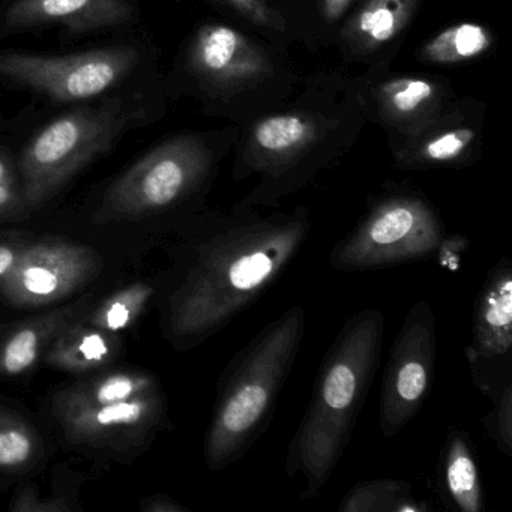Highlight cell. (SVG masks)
<instances>
[{"mask_svg": "<svg viewBox=\"0 0 512 512\" xmlns=\"http://www.w3.org/2000/svg\"><path fill=\"white\" fill-rule=\"evenodd\" d=\"M310 211L268 214L239 205L197 224L167 299L166 326L181 349L223 331L259 301L310 239Z\"/></svg>", "mask_w": 512, "mask_h": 512, "instance_id": "obj_1", "label": "cell"}, {"mask_svg": "<svg viewBox=\"0 0 512 512\" xmlns=\"http://www.w3.org/2000/svg\"><path fill=\"white\" fill-rule=\"evenodd\" d=\"M385 316L365 308L346 320L326 350L307 410L290 440L286 472L304 481L302 499L322 493L370 395L385 338Z\"/></svg>", "mask_w": 512, "mask_h": 512, "instance_id": "obj_2", "label": "cell"}, {"mask_svg": "<svg viewBox=\"0 0 512 512\" xmlns=\"http://www.w3.org/2000/svg\"><path fill=\"white\" fill-rule=\"evenodd\" d=\"M305 326L304 308L295 305L230 359L218 382L205 437V463L212 472L238 463L268 430L298 359Z\"/></svg>", "mask_w": 512, "mask_h": 512, "instance_id": "obj_3", "label": "cell"}, {"mask_svg": "<svg viewBox=\"0 0 512 512\" xmlns=\"http://www.w3.org/2000/svg\"><path fill=\"white\" fill-rule=\"evenodd\" d=\"M137 110L121 100L65 113L29 142L19 160V175L29 209L49 202L73 176L139 124Z\"/></svg>", "mask_w": 512, "mask_h": 512, "instance_id": "obj_4", "label": "cell"}, {"mask_svg": "<svg viewBox=\"0 0 512 512\" xmlns=\"http://www.w3.org/2000/svg\"><path fill=\"white\" fill-rule=\"evenodd\" d=\"M442 218L428 200L398 191L371 203L359 223L332 247L335 271L367 272L421 262L445 244Z\"/></svg>", "mask_w": 512, "mask_h": 512, "instance_id": "obj_5", "label": "cell"}, {"mask_svg": "<svg viewBox=\"0 0 512 512\" xmlns=\"http://www.w3.org/2000/svg\"><path fill=\"white\" fill-rule=\"evenodd\" d=\"M214 157L202 140L178 136L140 158L107 190L100 220H134L175 209L208 182Z\"/></svg>", "mask_w": 512, "mask_h": 512, "instance_id": "obj_6", "label": "cell"}, {"mask_svg": "<svg viewBox=\"0 0 512 512\" xmlns=\"http://www.w3.org/2000/svg\"><path fill=\"white\" fill-rule=\"evenodd\" d=\"M140 55L127 46L67 56L0 52V77L59 103L101 97L124 82Z\"/></svg>", "mask_w": 512, "mask_h": 512, "instance_id": "obj_7", "label": "cell"}, {"mask_svg": "<svg viewBox=\"0 0 512 512\" xmlns=\"http://www.w3.org/2000/svg\"><path fill=\"white\" fill-rule=\"evenodd\" d=\"M436 352L433 308L427 301L415 302L395 337L383 374L379 424L386 439L403 431L427 401Z\"/></svg>", "mask_w": 512, "mask_h": 512, "instance_id": "obj_8", "label": "cell"}, {"mask_svg": "<svg viewBox=\"0 0 512 512\" xmlns=\"http://www.w3.org/2000/svg\"><path fill=\"white\" fill-rule=\"evenodd\" d=\"M473 385L490 400L512 385V262L497 260L476 296L466 349Z\"/></svg>", "mask_w": 512, "mask_h": 512, "instance_id": "obj_9", "label": "cell"}, {"mask_svg": "<svg viewBox=\"0 0 512 512\" xmlns=\"http://www.w3.org/2000/svg\"><path fill=\"white\" fill-rule=\"evenodd\" d=\"M188 68L202 85L224 92L257 85L272 71L265 52L226 25H209L197 32L188 50Z\"/></svg>", "mask_w": 512, "mask_h": 512, "instance_id": "obj_10", "label": "cell"}, {"mask_svg": "<svg viewBox=\"0 0 512 512\" xmlns=\"http://www.w3.org/2000/svg\"><path fill=\"white\" fill-rule=\"evenodd\" d=\"M137 16L133 0H13L5 10L11 31L64 26L76 34L118 28Z\"/></svg>", "mask_w": 512, "mask_h": 512, "instance_id": "obj_11", "label": "cell"}, {"mask_svg": "<svg viewBox=\"0 0 512 512\" xmlns=\"http://www.w3.org/2000/svg\"><path fill=\"white\" fill-rule=\"evenodd\" d=\"M89 259L73 247L35 248L8 271L7 293L32 299H53L86 277Z\"/></svg>", "mask_w": 512, "mask_h": 512, "instance_id": "obj_12", "label": "cell"}, {"mask_svg": "<svg viewBox=\"0 0 512 512\" xmlns=\"http://www.w3.org/2000/svg\"><path fill=\"white\" fill-rule=\"evenodd\" d=\"M164 403L160 391L151 389L140 398L121 403L94 404L71 401L68 406L67 425L73 436L80 439H100L119 433L125 427L151 428L163 418Z\"/></svg>", "mask_w": 512, "mask_h": 512, "instance_id": "obj_13", "label": "cell"}, {"mask_svg": "<svg viewBox=\"0 0 512 512\" xmlns=\"http://www.w3.org/2000/svg\"><path fill=\"white\" fill-rule=\"evenodd\" d=\"M439 484L451 508L461 512L484 509L475 449L466 431L457 428L448 431L439 463Z\"/></svg>", "mask_w": 512, "mask_h": 512, "instance_id": "obj_14", "label": "cell"}, {"mask_svg": "<svg viewBox=\"0 0 512 512\" xmlns=\"http://www.w3.org/2000/svg\"><path fill=\"white\" fill-rule=\"evenodd\" d=\"M377 100L383 118L413 136L433 122L442 89L422 77H398L380 86Z\"/></svg>", "mask_w": 512, "mask_h": 512, "instance_id": "obj_15", "label": "cell"}, {"mask_svg": "<svg viewBox=\"0 0 512 512\" xmlns=\"http://www.w3.org/2000/svg\"><path fill=\"white\" fill-rule=\"evenodd\" d=\"M415 8L416 0H368L344 28V41L358 55L376 52L404 31Z\"/></svg>", "mask_w": 512, "mask_h": 512, "instance_id": "obj_16", "label": "cell"}, {"mask_svg": "<svg viewBox=\"0 0 512 512\" xmlns=\"http://www.w3.org/2000/svg\"><path fill=\"white\" fill-rule=\"evenodd\" d=\"M397 154L403 167L452 166L461 163L469 154L476 139L475 130L469 127H442L433 131L421 130L413 134Z\"/></svg>", "mask_w": 512, "mask_h": 512, "instance_id": "obj_17", "label": "cell"}, {"mask_svg": "<svg viewBox=\"0 0 512 512\" xmlns=\"http://www.w3.org/2000/svg\"><path fill=\"white\" fill-rule=\"evenodd\" d=\"M341 512H424L412 493V485L395 479H374L355 485L341 500Z\"/></svg>", "mask_w": 512, "mask_h": 512, "instance_id": "obj_18", "label": "cell"}, {"mask_svg": "<svg viewBox=\"0 0 512 512\" xmlns=\"http://www.w3.org/2000/svg\"><path fill=\"white\" fill-rule=\"evenodd\" d=\"M491 44L493 37L487 28L478 23H460L428 41L421 50V58L430 64H458L478 58Z\"/></svg>", "mask_w": 512, "mask_h": 512, "instance_id": "obj_19", "label": "cell"}, {"mask_svg": "<svg viewBox=\"0 0 512 512\" xmlns=\"http://www.w3.org/2000/svg\"><path fill=\"white\" fill-rule=\"evenodd\" d=\"M65 314L47 317L17 331L5 344L0 356V368L8 374H20L29 370L37 361L41 346L52 332L58 331L64 323Z\"/></svg>", "mask_w": 512, "mask_h": 512, "instance_id": "obj_20", "label": "cell"}, {"mask_svg": "<svg viewBox=\"0 0 512 512\" xmlns=\"http://www.w3.org/2000/svg\"><path fill=\"white\" fill-rule=\"evenodd\" d=\"M52 361L62 367L77 370H89L100 367L109 359V343L103 335L94 331L67 332L61 341L55 344L50 353Z\"/></svg>", "mask_w": 512, "mask_h": 512, "instance_id": "obj_21", "label": "cell"}, {"mask_svg": "<svg viewBox=\"0 0 512 512\" xmlns=\"http://www.w3.org/2000/svg\"><path fill=\"white\" fill-rule=\"evenodd\" d=\"M151 293L152 290L148 287L140 286L115 296L97 314L94 320L95 325H100L101 328L112 332L127 328L136 317L137 311L145 307Z\"/></svg>", "mask_w": 512, "mask_h": 512, "instance_id": "obj_22", "label": "cell"}, {"mask_svg": "<svg viewBox=\"0 0 512 512\" xmlns=\"http://www.w3.org/2000/svg\"><path fill=\"white\" fill-rule=\"evenodd\" d=\"M28 211L19 167L11 155L0 148V221L16 220Z\"/></svg>", "mask_w": 512, "mask_h": 512, "instance_id": "obj_23", "label": "cell"}, {"mask_svg": "<svg viewBox=\"0 0 512 512\" xmlns=\"http://www.w3.org/2000/svg\"><path fill=\"white\" fill-rule=\"evenodd\" d=\"M491 410L482 418V425L496 448L512 457V385L490 398Z\"/></svg>", "mask_w": 512, "mask_h": 512, "instance_id": "obj_24", "label": "cell"}, {"mask_svg": "<svg viewBox=\"0 0 512 512\" xmlns=\"http://www.w3.org/2000/svg\"><path fill=\"white\" fill-rule=\"evenodd\" d=\"M151 382L146 379L137 382L134 377L131 376H112L104 382L95 385L91 391L88 392L86 397V404H94V406H104V404L121 403V401L131 400L136 398L137 392L143 391V389L149 388ZM80 403H85V401Z\"/></svg>", "mask_w": 512, "mask_h": 512, "instance_id": "obj_25", "label": "cell"}, {"mask_svg": "<svg viewBox=\"0 0 512 512\" xmlns=\"http://www.w3.org/2000/svg\"><path fill=\"white\" fill-rule=\"evenodd\" d=\"M34 452V440L19 425L0 427V467H16L28 463Z\"/></svg>", "mask_w": 512, "mask_h": 512, "instance_id": "obj_26", "label": "cell"}, {"mask_svg": "<svg viewBox=\"0 0 512 512\" xmlns=\"http://www.w3.org/2000/svg\"><path fill=\"white\" fill-rule=\"evenodd\" d=\"M254 25L271 29H284L283 19L269 7L268 0H224Z\"/></svg>", "mask_w": 512, "mask_h": 512, "instance_id": "obj_27", "label": "cell"}, {"mask_svg": "<svg viewBox=\"0 0 512 512\" xmlns=\"http://www.w3.org/2000/svg\"><path fill=\"white\" fill-rule=\"evenodd\" d=\"M350 4H352V0H322L323 13H325L326 19L335 22L343 16Z\"/></svg>", "mask_w": 512, "mask_h": 512, "instance_id": "obj_28", "label": "cell"}, {"mask_svg": "<svg viewBox=\"0 0 512 512\" xmlns=\"http://www.w3.org/2000/svg\"><path fill=\"white\" fill-rule=\"evenodd\" d=\"M16 262V254L11 248L0 247V277L7 275Z\"/></svg>", "mask_w": 512, "mask_h": 512, "instance_id": "obj_29", "label": "cell"}]
</instances>
